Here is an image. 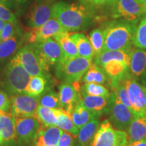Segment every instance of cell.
I'll return each mask as SVG.
<instances>
[{
	"label": "cell",
	"instance_id": "obj_1",
	"mask_svg": "<svg viewBox=\"0 0 146 146\" xmlns=\"http://www.w3.org/2000/svg\"><path fill=\"white\" fill-rule=\"evenodd\" d=\"M53 17L67 32H76L89 28L97 16L95 8L81 2L59 1L54 4Z\"/></svg>",
	"mask_w": 146,
	"mask_h": 146
},
{
	"label": "cell",
	"instance_id": "obj_2",
	"mask_svg": "<svg viewBox=\"0 0 146 146\" xmlns=\"http://www.w3.org/2000/svg\"><path fill=\"white\" fill-rule=\"evenodd\" d=\"M137 22L125 19L108 22L102 29L105 35L103 51L124 50L132 48Z\"/></svg>",
	"mask_w": 146,
	"mask_h": 146
},
{
	"label": "cell",
	"instance_id": "obj_3",
	"mask_svg": "<svg viewBox=\"0 0 146 146\" xmlns=\"http://www.w3.org/2000/svg\"><path fill=\"white\" fill-rule=\"evenodd\" d=\"M30 79V74L13 57L5 65L1 72L0 85L11 97L25 93Z\"/></svg>",
	"mask_w": 146,
	"mask_h": 146
},
{
	"label": "cell",
	"instance_id": "obj_4",
	"mask_svg": "<svg viewBox=\"0 0 146 146\" xmlns=\"http://www.w3.org/2000/svg\"><path fill=\"white\" fill-rule=\"evenodd\" d=\"M91 65L92 60L78 56L56 65L55 73L56 77L62 82L74 83L79 82Z\"/></svg>",
	"mask_w": 146,
	"mask_h": 146
},
{
	"label": "cell",
	"instance_id": "obj_5",
	"mask_svg": "<svg viewBox=\"0 0 146 146\" xmlns=\"http://www.w3.org/2000/svg\"><path fill=\"white\" fill-rule=\"evenodd\" d=\"M31 44L33 46L42 66L47 72L51 66H56L65 60L61 47L54 37Z\"/></svg>",
	"mask_w": 146,
	"mask_h": 146
},
{
	"label": "cell",
	"instance_id": "obj_6",
	"mask_svg": "<svg viewBox=\"0 0 146 146\" xmlns=\"http://www.w3.org/2000/svg\"><path fill=\"white\" fill-rule=\"evenodd\" d=\"M128 134L115 129L109 120L100 124L90 146H127Z\"/></svg>",
	"mask_w": 146,
	"mask_h": 146
},
{
	"label": "cell",
	"instance_id": "obj_7",
	"mask_svg": "<svg viewBox=\"0 0 146 146\" xmlns=\"http://www.w3.org/2000/svg\"><path fill=\"white\" fill-rule=\"evenodd\" d=\"M106 110L110 115L109 121L115 129L118 130H127L135 117L131 108L123 104L116 98L114 93L110 95L109 104Z\"/></svg>",
	"mask_w": 146,
	"mask_h": 146
},
{
	"label": "cell",
	"instance_id": "obj_8",
	"mask_svg": "<svg viewBox=\"0 0 146 146\" xmlns=\"http://www.w3.org/2000/svg\"><path fill=\"white\" fill-rule=\"evenodd\" d=\"M14 57L21 64L31 76H41L50 78L48 72L42 66L35 50L31 43L23 45Z\"/></svg>",
	"mask_w": 146,
	"mask_h": 146
},
{
	"label": "cell",
	"instance_id": "obj_9",
	"mask_svg": "<svg viewBox=\"0 0 146 146\" xmlns=\"http://www.w3.org/2000/svg\"><path fill=\"white\" fill-rule=\"evenodd\" d=\"M131 109L135 116H146V86L130 74L126 79Z\"/></svg>",
	"mask_w": 146,
	"mask_h": 146
},
{
	"label": "cell",
	"instance_id": "obj_10",
	"mask_svg": "<svg viewBox=\"0 0 146 146\" xmlns=\"http://www.w3.org/2000/svg\"><path fill=\"white\" fill-rule=\"evenodd\" d=\"M39 125L34 117L15 118L16 146H33Z\"/></svg>",
	"mask_w": 146,
	"mask_h": 146
},
{
	"label": "cell",
	"instance_id": "obj_11",
	"mask_svg": "<svg viewBox=\"0 0 146 146\" xmlns=\"http://www.w3.org/2000/svg\"><path fill=\"white\" fill-rule=\"evenodd\" d=\"M112 12L114 18H122L137 22L146 14V6L138 0H116L113 3Z\"/></svg>",
	"mask_w": 146,
	"mask_h": 146
},
{
	"label": "cell",
	"instance_id": "obj_12",
	"mask_svg": "<svg viewBox=\"0 0 146 146\" xmlns=\"http://www.w3.org/2000/svg\"><path fill=\"white\" fill-rule=\"evenodd\" d=\"M11 112L14 118L34 117L39 105V98L24 93L10 97Z\"/></svg>",
	"mask_w": 146,
	"mask_h": 146
},
{
	"label": "cell",
	"instance_id": "obj_13",
	"mask_svg": "<svg viewBox=\"0 0 146 146\" xmlns=\"http://www.w3.org/2000/svg\"><path fill=\"white\" fill-rule=\"evenodd\" d=\"M67 32L56 18L52 17L39 28L31 29V31L25 34L27 43L42 42L54 37L56 35Z\"/></svg>",
	"mask_w": 146,
	"mask_h": 146
},
{
	"label": "cell",
	"instance_id": "obj_14",
	"mask_svg": "<svg viewBox=\"0 0 146 146\" xmlns=\"http://www.w3.org/2000/svg\"><path fill=\"white\" fill-rule=\"evenodd\" d=\"M54 0H39L27 14V25L31 29L39 28L53 17Z\"/></svg>",
	"mask_w": 146,
	"mask_h": 146
},
{
	"label": "cell",
	"instance_id": "obj_15",
	"mask_svg": "<svg viewBox=\"0 0 146 146\" xmlns=\"http://www.w3.org/2000/svg\"><path fill=\"white\" fill-rule=\"evenodd\" d=\"M58 96L63 110L70 115L81 98V85L78 82L74 83L62 82L59 86Z\"/></svg>",
	"mask_w": 146,
	"mask_h": 146
},
{
	"label": "cell",
	"instance_id": "obj_16",
	"mask_svg": "<svg viewBox=\"0 0 146 146\" xmlns=\"http://www.w3.org/2000/svg\"><path fill=\"white\" fill-rule=\"evenodd\" d=\"M129 71L137 81L146 86V51L131 49Z\"/></svg>",
	"mask_w": 146,
	"mask_h": 146
},
{
	"label": "cell",
	"instance_id": "obj_17",
	"mask_svg": "<svg viewBox=\"0 0 146 146\" xmlns=\"http://www.w3.org/2000/svg\"><path fill=\"white\" fill-rule=\"evenodd\" d=\"M0 133L3 139L1 146H16L15 118L11 113L0 112Z\"/></svg>",
	"mask_w": 146,
	"mask_h": 146
},
{
	"label": "cell",
	"instance_id": "obj_18",
	"mask_svg": "<svg viewBox=\"0 0 146 146\" xmlns=\"http://www.w3.org/2000/svg\"><path fill=\"white\" fill-rule=\"evenodd\" d=\"M63 131L56 126L40 124L37 135L33 146H56Z\"/></svg>",
	"mask_w": 146,
	"mask_h": 146
},
{
	"label": "cell",
	"instance_id": "obj_19",
	"mask_svg": "<svg viewBox=\"0 0 146 146\" xmlns=\"http://www.w3.org/2000/svg\"><path fill=\"white\" fill-rule=\"evenodd\" d=\"M26 42L25 34L18 35L0 41V62H3L15 56L18 51Z\"/></svg>",
	"mask_w": 146,
	"mask_h": 146
},
{
	"label": "cell",
	"instance_id": "obj_20",
	"mask_svg": "<svg viewBox=\"0 0 146 146\" xmlns=\"http://www.w3.org/2000/svg\"><path fill=\"white\" fill-rule=\"evenodd\" d=\"M132 49V48H131ZM130 50H107L103 51L98 56L94 57V64L103 67V66L110 60H119L125 62L129 66L131 60Z\"/></svg>",
	"mask_w": 146,
	"mask_h": 146
},
{
	"label": "cell",
	"instance_id": "obj_21",
	"mask_svg": "<svg viewBox=\"0 0 146 146\" xmlns=\"http://www.w3.org/2000/svg\"><path fill=\"white\" fill-rule=\"evenodd\" d=\"M100 114L89 110L88 108L84 106L81 100L76 104V105L71 112L70 116L73 123L78 129H81L83 125L88 123L90 120L99 118Z\"/></svg>",
	"mask_w": 146,
	"mask_h": 146
},
{
	"label": "cell",
	"instance_id": "obj_22",
	"mask_svg": "<svg viewBox=\"0 0 146 146\" xmlns=\"http://www.w3.org/2000/svg\"><path fill=\"white\" fill-rule=\"evenodd\" d=\"M128 144L146 138V116L133 118L127 129Z\"/></svg>",
	"mask_w": 146,
	"mask_h": 146
},
{
	"label": "cell",
	"instance_id": "obj_23",
	"mask_svg": "<svg viewBox=\"0 0 146 146\" xmlns=\"http://www.w3.org/2000/svg\"><path fill=\"white\" fill-rule=\"evenodd\" d=\"M100 126L99 118H95L83 125L77 135L80 146H90Z\"/></svg>",
	"mask_w": 146,
	"mask_h": 146
},
{
	"label": "cell",
	"instance_id": "obj_24",
	"mask_svg": "<svg viewBox=\"0 0 146 146\" xmlns=\"http://www.w3.org/2000/svg\"><path fill=\"white\" fill-rule=\"evenodd\" d=\"M110 97L81 94V101L84 106L89 110L101 115L104 111L106 110L109 104Z\"/></svg>",
	"mask_w": 146,
	"mask_h": 146
},
{
	"label": "cell",
	"instance_id": "obj_25",
	"mask_svg": "<svg viewBox=\"0 0 146 146\" xmlns=\"http://www.w3.org/2000/svg\"><path fill=\"white\" fill-rule=\"evenodd\" d=\"M70 37L75 43L78 56L92 60L94 57V52L89 38L80 33L70 34Z\"/></svg>",
	"mask_w": 146,
	"mask_h": 146
},
{
	"label": "cell",
	"instance_id": "obj_26",
	"mask_svg": "<svg viewBox=\"0 0 146 146\" xmlns=\"http://www.w3.org/2000/svg\"><path fill=\"white\" fill-rule=\"evenodd\" d=\"M54 38L61 47L64 55L65 60L71 59L78 56L77 48L74 42L71 39L70 34H69L68 32L61 33L56 35Z\"/></svg>",
	"mask_w": 146,
	"mask_h": 146
},
{
	"label": "cell",
	"instance_id": "obj_27",
	"mask_svg": "<svg viewBox=\"0 0 146 146\" xmlns=\"http://www.w3.org/2000/svg\"><path fill=\"white\" fill-rule=\"evenodd\" d=\"M63 110L52 109L39 105L36 110L35 118L39 124L45 126H54L57 118Z\"/></svg>",
	"mask_w": 146,
	"mask_h": 146
},
{
	"label": "cell",
	"instance_id": "obj_28",
	"mask_svg": "<svg viewBox=\"0 0 146 146\" xmlns=\"http://www.w3.org/2000/svg\"><path fill=\"white\" fill-rule=\"evenodd\" d=\"M50 78L41 76H34L31 77L25 93L31 96L39 98L45 91L50 89Z\"/></svg>",
	"mask_w": 146,
	"mask_h": 146
},
{
	"label": "cell",
	"instance_id": "obj_29",
	"mask_svg": "<svg viewBox=\"0 0 146 146\" xmlns=\"http://www.w3.org/2000/svg\"><path fill=\"white\" fill-rule=\"evenodd\" d=\"M103 68L110 79L124 77L130 72L129 66L119 60H110L108 62L103 66Z\"/></svg>",
	"mask_w": 146,
	"mask_h": 146
},
{
	"label": "cell",
	"instance_id": "obj_30",
	"mask_svg": "<svg viewBox=\"0 0 146 146\" xmlns=\"http://www.w3.org/2000/svg\"><path fill=\"white\" fill-rule=\"evenodd\" d=\"M109 81L108 75L103 67L92 64L83 76V83H95L101 84L106 83Z\"/></svg>",
	"mask_w": 146,
	"mask_h": 146
},
{
	"label": "cell",
	"instance_id": "obj_31",
	"mask_svg": "<svg viewBox=\"0 0 146 146\" xmlns=\"http://www.w3.org/2000/svg\"><path fill=\"white\" fill-rule=\"evenodd\" d=\"M55 126L59 127L62 131L70 133L76 137L78 134V129L73 123L70 115L63 110L57 118Z\"/></svg>",
	"mask_w": 146,
	"mask_h": 146
},
{
	"label": "cell",
	"instance_id": "obj_32",
	"mask_svg": "<svg viewBox=\"0 0 146 146\" xmlns=\"http://www.w3.org/2000/svg\"><path fill=\"white\" fill-rule=\"evenodd\" d=\"M39 105L52 109L63 110L59 96L52 89H48L39 98Z\"/></svg>",
	"mask_w": 146,
	"mask_h": 146
},
{
	"label": "cell",
	"instance_id": "obj_33",
	"mask_svg": "<svg viewBox=\"0 0 146 146\" xmlns=\"http://www.w3.org/2000/svg\"><path fill=\"white\" fill-rule=\"evenodd\" d=\"M89 39L94 50V57L98 56L100 53L103 52L105 35L102 27L95 29L92 31H91L89 33Z\"/></svg>",
	"mask_w": 146,
	"mask_h": 146
},
{
	"label": "cell",
	"instance_id": "obj_34",
	"mask_svg": "<svg viewBox=\"0 0 146 146\" xmlns=\"http://www.w3.org/2000/svg\"><path fill=\"white\" fill-rule=\"evenodd\" d=\"M81 94L88 96L110 97L109 91L103 85L95 83H84L81 87Z\"/></svg>",
	"mask_w": 146,
	"mask_h": 146
},
{
	"label": "cell",
	"instance_id": "obj_35",
	"mask_svg": "<svg viewBox=\"0 0 146 146\" xmlns=\"http://www.w3.org/2000/svg\"><path fill=\"white\" fill-rule=\"evenodd\" d=\"M133 45L137 48L146 50V17L142 19L136 27Z\"/></svg>",
	"mask_w": 146,
	"mask_h": 146
},
{
	"label": "cell",
	"instance_id": "obj_36",
	"mask_svg": "<svg viewBox=\"0 0 146 146\" xmlns=\"http://www.w3.org/2000/svg\"><path fill=\"white\" fill-rule=\"evenodd\" d=\"M18 35H23L21 28L18 25V22L16 21L14 22H10V23H6L0 33V41H4Z\"/></svg>",
	"mask_w": 146,
	"mask_h": 146
},
{
	"label": "cell",
	"instance_id": "obj_37",
	"mask_svg": "<svg viewBox=\"0 0 146 146\" xmlns=\"http://www.w3.org/2000/svg\"><path fill=\"white\" fill-rule=\"evenodd\" d=\"M78 1L91 8H98L104 6H111L116 0H78Z\"/></svg>",
	"mask_w": 146,
	"mask_h": 146
},
{
	"label": "cell",
	"instance_id": "obj_38",
	"mask_svg": "<svg viewBox=\"0 0 146 146\" xmlns=\"http://www.w3.org/2000/svg\"><path fill=\"white\" fill-rule=\"evenodd\" d=\"M0 112H11V101L8 94L5 91L0 89Z\"/></svg>",
	"mask_w": 146,
	"mask_h": 146
},
{
	"label": "cell",
	"instance_id": "obj_39",
	"mask_svg": "<svg viewBox=\"0 0 146 146\" xmlns=\"http://www.w3.org/2000/svg\"><path fill=\"white\" fill-rule=\"evenodd\" d=\"M0 19L6 22V23H10V22L16 21V16L13 12L6 5L1 3H0Z\"/></svg>",
	"mask_w": 146,
	"mask_h": 146
},
{
	"label": "cell",
	"instance_id": "obj_40",
	"mask_svg": "<svg viewBox=\"0 0 146 146\" xmlns=\"http://www.w3.org/2000/svg\"><path fill=\"white\" fill-rule=\"evenodd\" d=\"M74 137L72 135L67 132H63L59 139L56 146H73Z\"/></svg>",
	"mask_w": 146,
	"mask_h": 146
},
{
	"label": "cell",
	"instance_id": "obj_41",
	"mask_svg": "<svg viewBox=\"0 0 146 146\" xmlns=\"http://www.w3.org/2000/svg\"><path fill=\"white\" fill-rule=\"evenodd\" d=\"M127 146H146V138L139 140V141H137L133 142V143H129Z\"/></svg>",
	"mask_w": 146,
	"mask_h": 146
},
{
	"label": "cell",
	"instance_id": "obj_42",
	"mask_svg": "<svg viewBox=\"0 0 146 146\" xmlns=\"http://www.w3.org/2000/svg\"><path fill=\"white\" fill-rule=\"evenodd\" d=\"M14 1H16V0H0V3H3L7 7L12 6Z\"/></svg>",
	"mask_w": 146,
	"mask_h": 146
},
{
	"label": "cell",
	"instance_id": "obj_43",
	"mask_svg": "<svg viewBox=\"0 0 146 146\" xmlns=\"http://www.w3.org/2000/svg\"><path fill=\"white\" fill-rule=\"evenodd\" d=\"M138 1L140 3H141L142 5H145V6H146V0H138Z\"/></svg>",
	"mask_w": 146,
	"mask_h": 146
},
{
	"label": "cell",
	"instance_id": "obj_44",
	"mask_svg": "<svg viewBox=\"0 0 146 146\" xmlns=\"http://www.w3.org/2000/svg\"><path fill=\"white\" fill-rule=\"evenodd\" d=\"M2 143H3V139H2V137L1 135V133H0V146L2 145Z\"/></svg>",
	"mask_w": 146,
	"mask_h": 146
},
{
	"label": "cell",
	"instance_id": "obj_45",
	"mask_svg": "<svg viewBox=\"0 0 146 146\" xmlns=\"http://www.w3.org/2000/svg\"><path fill=\"white\" fill-rule=\"evenodd\" d=\"M17 1H20V0H17Z\"/></svg>",
	"mask_w": 146,
	"mask_h": 146
}]
</instances>
